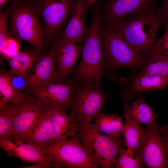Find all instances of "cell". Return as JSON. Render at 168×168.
Here are the masks:
<instances>
[{
  "instance_id": "cell-1",
  "label": "cell",
  "mask_w": 168,
  "mask_h": 168,
  "mask_svg": "<svg viewBox=\"0 0 168 168\" xmlns=\"http://www.w3.org/2000/svg\"><path fill=\"white\" fill-rule=\"evenodd\" d=\"M138 51L148 56L165 22L154 5L143 8L125 18L105 23Z\"/></svg>"
},
{
  "instance_id": "cell-2",
  "label": "cell",
  "mask_w": 168,
  "mask_h": 168,
  "mask_svg": "<svg viewBox=\"0 0 168 168\" xmlns=\"http://www.w3.org/2000/svg\"><path fill=\"white\" fill-rule=\"evenodd\" d=\"M101 38L104 74L110 81L117 78L119 69L126 67L141 70L149 60L148 55L136 49L105 24L102 25Z\"/></svg>"
},
{
  "instance_id": "cell-3",
  "label": "cell",
  "mask_w": 168,
  "mask_h": 168,
  "mask_svg": "<svg viewBox=\"0 0 168 168\" xmlns=\"http://www.w3.org/2000/svg\"><path fill=\"white\" fill-rule=\"evenodd\" d=\"M102 22L100 4L98 3L92 11L91 23L84 40L82 59L73 74L75 80L86 83L103 84L104 74L101 33Z\"/></svg>"
},
{
  "instance_id": "cell-4",
  "label": "cell",
  "mask_w": 168,
  "mask_h": 168,
  "mask_svg": "<svg viewBox=\"0 0 168 168\" xmlns=\"http://www.w3.org/2000/svg\"><path fill=\"white\" fill-rule=\"evenodd\" d=\"M10 7L12 36L25 40L39 50L43 47L45 34L32 0H15Z\"/></svg>"
},
{
  "instance_id": "cell-5",
  "label": "cell",
  "mask_w": 168,
  "mask_h": 168,
  "mask_svg": "<svg viewBox=\"0 0 168 168\" xmlns=\"http://www.w3.org/2000/svg\"><path fill=\"white\" fill-rule=\"evenodd\" d=\"M91 123L80 124L77 135L89 157L98 167L112 168L120 149L125 146L123 139L115 140L94 131Z\"/></svg>"
},
{
  "instance_id": "cell-6",
  "label": "cell",
  "mask_w": 168,
  "mask_h": 168,
  "mask_svg": "<svg viewBox=\"0 0 168 168\" xmlns=\"http://www.w3.org/2000/svg\"><path fill=\"white\" fill-rule=\"evenodd\" d=\"M75 80L77 83L69 106L70 115L80 124L90 123L102 112L108 92L103 90V84Z\"/></svg>"
},
{
  "instance_id": "cell-7",
  "label": "cell",
  "mask_w": 168,
  "mask_h": 168,
  "mask_svg": "<svg viewBox=\"0 0 168 168\" xmlns=\"http://www.w3.org/2000/svg\"><path fill=\"white\" fill-rule=\"evenodd\" d=\"M38 149L55 168L98 167L89 157L77 135L48 147Z\"/></svg>"
},
{
  "instance_id": "cell-8",
  "label": "cell",
  "mask_w": 168,
  "mask_h": 168,
  "mask_svg": "<svg viewBox=\"0 0 168 168\" xmlns=\"http://www.w3.org/2000/svg\"><path fill=\"white\" fill-rule=\"evenodd\" d=\"M44 24L47 39L55 42L73 12L77 0H32Z\"/></svg>"
},
{
  "instance_id": "cell-9",
  "label": "cell",
  "mask_w": 168,
  "mask_h": 168,
  "mask_svg": "<svg viewBox=\"0 0 168 168\" xmlns=\"http://www.w3.org/2000/svg\"><path fill=\"white\" fill-rule=\"evenodd\" d=\"M134 154L140 158L146 167L168 168L165 144L158 126L143 128L142 138Z\"/></svg>"
},
{
  "instance_id": "cell-10",
  "label": "cell",
  "mask_w": 168,
  "mask_h": 168,
  "mask_svg": "<svg viewBox=\"0 0 168 168\" xmlns=\"http://www.w3.org/2000/svg\"><path fill=\"white\" fill-rule=\"evenodd\" d=\"M133 68L129 75L118 79L119 94L124 101L133 100L147 91L164 89L168 85V77L143 74Z\"/></svg>"
},
{
  "instance_id": "cell-11",
  "label": "cell",
  "mask_w": 168,
  "mask_h": 168,
  "mask_svg": "<svg viewBox=\"0 0 168 168\" xmlns=\"http://www.w3.org/2000/svg\"><path fill=\"white\" fill-rule=\"evenodd\" d=\"M77 80L70 84L62 82H46L29 90L44 106L59 108L63 111L69 107Z\"/></svg>"
},
{
  "instance_id": "cell-12",
  "label": "cell",
  "mask_w": 168,
  "mask_h": 168,
  "mask_svg": "<svg viewBox=\"0 0 168 168\" xmlns=\"http://www.w3.org/2000/svg\"><path fill=\"white\" fill-rule=\"evenodd\" d=\"M14 143L22 139L34 121L44 108L45 106L32 95L23 94L20 99L13 102Z\"/></svg>"
},
{
  "instance_id": "cell-13",
  "label": "cell",
  "mask_w": 168,
  "mask_h": 168,
  "mask_svg": "<svg viewBox=\"0 0 168 168\" xmlns=\"http://www.w3.org/2000/svg\"><path fill=\"white\" fill-rule=\"evenodd\" d=\"M83 45H79L68 40L59 39L57 43L55 58L58 65V82L63 83L73 71L82 54Z\"/></svg>"
},
{
  "instance_id": "cell-14",
  "label": "cell",
  "mask_w": 168,
  "mask_h": 168,
  "mask_svg": "<svg viewBox=\"0 0 168 168\" xmlns=\"http://www.w3.org/2000/svg\"><path fill=\"white\" fill-rule=\"evenodd\" d=\"M59 40H55L49 51L42 55L34 65L28 78L29 90L45 82H59L55 58L56 47Z\"/></svg>"
},
{
  "instance_id": "cell-15",
  "label": "cell",
  "mask_w": 168,
  "mask_h": 168,
  "mask_svg": "<svg viewBox=\"0 0 168 168\" xmlns=\"http://www.w3.org/2000/svg\"><path fill=\"white\" fill-rule=\"evenodd\" d=\"M157 0H107L101 12L105 23L122 20L145 7L154 5Z\"/></svg>"
},
{
  "instance_id": "cell-16",
  "label": "cell",
  "mask_w": 168,
  "mask_h": 168,
  "mask_svg": "<svg viewBox=\"0 0 168 168\" xmlns=\"http://www.w3.org/2000/svg\"><path fill=\"white\" fill-rule=\"evenodd\" d=\"M21 141L38 149L46 148L55 143L52 126L45 107Z\"/></svg>"
},
{
  "instance_id": "cell-17",
  "label": "cell",
  "mask_w": 168,
  "mask_h": 168,
  "mask_svg": "<svg viewBox=\"0 0 168 168\" xmlns=\"http://www.w3.org/2000/svg\"><path fill=\"white\" fill-rule=\"evenodd\" d=\"M53 129L55 143L77 135L80 124L61 109L45 106Z\"/></svg>"
},
{
  "instance_id": "cell-18",
  "label": "cell",
  "mask_w": 168,
  "mask_h": 168,
  "mask_svg": "<svg viewBox=\"0 0 168 168\" xmlns=\"http://www.w3.org/2000/svg\"><path fill=\"white\" fill-rule=\"evenodd\" d=\"M87 8L86 0H77L71 18L60 39L77 44L84 42L88 30L85 25Z\"/></svg>"
},
{
  "instance_id": "cell-19",
  "label": "cell",
  "mask_w": 168,
  "mask_h": 168,
  "mask_svg": "<svg viewBox=\"0 0 168 168\" xmlns=\"http://www.w3.org/2000/svg\"><path fill=\"white\" fill-rule=\"evenodd\" d=\"M123 107L124 112L138 125H144L148 128L158 126L156 122L157 114L146 102L142 94L138 95L131 104L124 101Z\"/></svg>"
},
{
  "instance_id": "cell-20",
  "label": "cell",
  "mask_w": 168,
  "mask_h": 168,
  "mask_svg": "<svg viewBox=\"0 0 168 168\" xmlns=\"http://www.w3.org/2000/svg\"><path fill=\"white\" fill-rule=\"evenodd\" d=\"M0 147L8 156L16 157L23 162L35 164L49 160L38 148L22 141L14 143L7 139L0 138Z\"/></svg>"
},
{
  "instance_id": "cell-21",
  "label": "cell",
  "mask_w": 168,
  "mask_h": 168,
  "mask_svg": "<svg viewBox=\"0 0 168 168\" xmlns=\"http://www.w3.org/2000/svg\"><path fill=\"white\" fill-rule=\"evenodd\" d=\"M124 118L123 115L108 114L102 112L95 119L94 123L90 124V125L96 132L103 133L113 139L120 140L123 138Z\"/></svg>"
},
{
  "instance_id": "cell-22",
  "label": "cell",
  "mask_w": 168,
  "mask_h": 168,
  "mask_svg": "<svg viewBox=\"0 0 168 168\" xmlns=\"http://www.w3.org/2000/svg\"><path fill=\"white\" fill-rule=\"evenodd\" d=\"M39 50L27 49L18 51L7 61L12 74L29 76L34 64L42 56Z\"/></svg>"
},
{
  "instance_id": "cell-23",
  "label": "cell",
  "mask_w": 168,
  "mask_h": 168,
  "mask_svg": "<svg viewBox=\"0 0 168 168\" xmlns=\"http://www.w3.org/2000/svg\"><path fill=\"white\" fill-rule=\"evenodd\" d=\"M123 116L126 121L122 130L123 139L128 153L130 157L133 158L142 138L143 128L131 120L126 113L124 112Z\"/></svg>"
},
{
  "instance_id": "cell-24",
  "label": "cell",
  "mask_w": 168,
  "mask_h": 168,
  "mask_svg": "<svg viewBox=\"0 0 168 168\" xmlns=\"http://www.w3.org/2000/svg\"><path fill=\"white\" fill-rule=\"evenodd\" d=\"M148 56L149 60L140 72L146 75L168 77V58L152 51Z\"/></svg>"
},
{
  "instance_id": "cell-25",
  "label": "cell",
  "mask_w": 168,
  "mask_h": 168,
  "mask_svg": "<svg viewBox=\"0 0 168 168\" xmlns=\"http://www.w3.org/2000/svg\"><path fill=\"white\" fill-rule=\"evenodd\" d=\"M0 138L15 141L13 102L0 108Z\"/></svg>"
},
{
  "instance_id": "cell-26",
  "label": "cell",
  "mask_w": 168,
  "mask_h": 168,
  "mask_svg": "<svg viewBox=\"0 0 168 168\" xmlns=\"http://www.w3.org/2000/svg\"><path fill=\"white\" fill-rule=\"evenodd\" d=\"M23 93L17 92L10 81L9 71L2 70L0 73V108L11 102L18 101Z\"/></svg>"
},
{
  "instance_id": "cell-27",
  "label": "cell",
  "mask_w": 168,
  "mask_h": 168,
  "mask_svg": "<svg viewBox=\"0 0 168 168\" xmlns=\"http://www.w3.org/2000/svg\"><path fill=\"white\" fill-rule=\"evenodd\" d=\"M119 155L115 162L116 168H140L143 165L139 157L135 156L133 159L130 157L124 147L120 149Z\"/></svg>"
},
{
  "instance_id": "cell-28",
  "label": "cell",
  "mask_w": 168,
  "mask_h": 168,
  "mask_svg": "<svg viewBox=\"0 0 168 168\" xmlns=\"http://www.w3.org/2000/svg\"><path fill=\"white\" fill-rule=\"evenodd\" d=\"M20 39L10 35L2 50L1 56L7 60L18 52L20 48Z\"/></svg>"
},
{
  "instance_id": "cell-29",
  "label": "cell",
  "mask_w": 168,
  "mask_h": 168,
  "mask_svg": "<svg viewBox=\"0 0 168 168\" xmlns=\"http://www.w3.org/2000/svg\"><path fill=\"white\" fill-rule=\"evenodd\" d=\"M10 7L0 14V52L4 48L10 35L7 30V21Z\"/></svg>"
},
{
  "instance_id": "cell-30",
  "label": "cell",
  "mask_w": 168,
  "mask_h": 168,
  "mask_svg": "<svg viewBox=\"0 0 168 168\" xmlns=\"http://www.w3.org/2000/svg\"><path fill=\"white\" fill-rule=\"evenodd\" d=\"M164 26L165 30L164 35L160 38L157 39L150 51L168 58V22Z\"/></svg>"
},
{
  "instance_id": "cell-31",
  "label": "cell",
  "mask_w": 168,
  "mask_h": 168,
  "mask_svg": "<svg viewBox=\"0 0 168 168\" xmlns=\"http://www.w3.org/2000/svg\"><path fill=\"white\" fill-rule=\"evenodd\" d=\"M10 82L17 92L22 93L26 89H28L29 76L12 74L9 71Z\"/></svg>"
},
{
  "instance_id": "cell-32",
  "label": "cell",
  "mask_w": 168,
  "mask_h": 168,
  "mask_svg": "<svg viewBox=\"0 0 168 168\" xmlns=\"http://www.w3.org/2000/svg\"><path fill=\"white\" fill-rule=\"evenodd\" d=\"M158 10L165 24L168 22V0H161Z\"/></svg>"
},
{
  "instance_id": "cell-33",
  "label": "cell",
  "mask_w": 168,
  "mask_h": 168,
  "mask_svg": "<svg viewBox=\"0 0 168 168\" xmlns=\"http://www.w3.org/2000/svg\"><path fill=\"white\" fill-rule=\"evenodd\" d=\"M161 136L164 141L166 146V156L168 160V125L166 124L163 127L159 128Z\"/></svg>"
},
{
  "instance_id": "cell-34",
  "label": "cell",
  "mask_w": 168,
  "mask_h": 168,
  "mask_svg": "<svg viewBox=\"0 0 168 168\" xmlns=\"http://www.w3.org/2000/svg\"><path fill=\"white\" fill-rule=\"evenodd\" d=\"M54 167L53 163L49 160L40 162L35 164L21 167L22 168H49Z\"/></svg>"
},
{
  "instance_id": "cell-35",
  "label": "cell",
  "mask_w": 168,
  "mask_h": 168,
  "mask_svg": "<svg viewBox=\"0 0 168 168\" xmlns=\"http://www.w3.org/2000/svg\"><path fill=\"white\" fill-rule=\"evenodd\" d=\"M88 7L92 6L99 0H86Z\"/></svg>"
},
{
  "instance_id": "cell-36",
  "label": "cell",
  "mask_w": 168,
  "mask_h": 168,
  "mask_svg": "<svg viewBox=\"0 0 168 168\" xmlns=\"http://www.w3.org/2000/svg\"><path fill=\"white\" fill-rule=\"evenodd\" d=\"M15 0H0V9L1 10L5 5L8 2L13 1Z\"/></svg>"
}]
</instances>
